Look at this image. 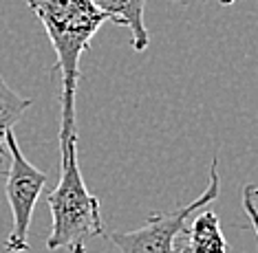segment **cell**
I'll list each match as a JSON object with an SVG mask.
<instances>
[{
    "label": "cell",
    "instance_id": "obj_1",
    "mask_svg": "<svg viewBox=\"0 0 258 253\" xmlns=\"http://www.w3.org/2000/svg\"><path fill=\"white\" fill-rule=\"evenodd\" d=\"M42 22L46 38L55 51V66L62 75V119L60 145L78 139L75 128V93L80 81V57L89 49L99 27L108 20L91 0H25Z\"/></svg>",
    "mask_w": 258,
    "mask_h": 253
},
{
    "label": "cell",
    "instance_id": "obj_4",
    "mask_svg": "<svg viewBox=\"0 0 258 253\" xmlns=\"http://www.w3.org/2000/svg\"><path fill=\"white\" fill-rule=\"evenodd\" d=\"M9 167H7V201L11 207V231L5 242V251L9 253H25L29 251V227H31L33 209L42 194L49 176L29 163L20 152L16 137H9Z\"/></svg>",
    "mask_w": 258,
    "mask_h": 253
},
{
    "label": "cell",
    "instance_id": "obj_9",
    "mask_svg": "<svg viewBox=\"0 0 258 253\" xmlns=\"http://www.w3.org/2000/svg\"><path fill=\"white\" fill-rule=\"evenodd\" d=\"M172 3H179V5H187V3H192V0H172Z\"/></svg>",
    "mask_w": 258,
    "mask_h": 253
},
{
    "label": "cell",
    "instance_id": "obj_11",
    "mask_svg": "<svg viewBox=\"0 0 258 253\" xmlns=\"http://www.w3.org/2000/svg\"><path fill=\"white\" fill-rule=\"evenodd\" d=\"M0 3H3V0H0Z\"/></svg>",
    "mask_w": 258,
    "mask_h": 253
},
{
    "label": "cell",
    "instance_id": "obj_2",
    "mask_svg": "<svg viewBox=\"0 0 258 253\" xmlns=\"http://www.w3.org/2000/svg\"><path fill=\"white\" fill-rule=\"evenodd\" d=\"M60 183L49 194L51 233L46 249H67L69 253H86V242L104 233L99 198L89 192L78 165V139L60 145Z\"/></svg>",
    "mask_w": 258,
    "mask_h": 253
},
{
    "label": "cell",
    "instance_id": "obj_6",
    "mask_svg": "<svg viewBox=\"0 0 258 253\" xmlns=\"http://www.w3.org/2000/svg\"><path fill=\"white\" fill-rule=\"evenodd\" d=\"M31 108V99L18 95L5 77L0 75V174H7L11 154H9V137L25 113Z\"/></svg>",
    "mask_w": 258,
    "mask_h": 253
},
{
    "label": "cell",
    "instance_id": "obj_10",
    "mask_svg": "<svg viewBox=\"0 0 258 253\" xmlns=\"http://www.w3.org/2000/svg\"><path fill=\"white\" fill-rule=\"evenodd\" d=\"M219 3H221V5H232L234 0H219Z\"/></svg>",
    "mask_w": 258,
    "mask_h": 253
},
{
    "label": "cell",
    "instance_id": "obj_7",
    "mask_svg": "<svg viewBox=\"0 0 258 253\" xmlns=\"http://www.w3.org/2000/svg\"><path fill=\"white\" fill-rule=\"evenodd\" d=\"M187 253H227V240L221 231L219 216L203 209L183 231Z\"/></svg>",
    "mask_w": 258,
    "mask_h": 253
},
{
    "label": "cell",
    "instance_id": "obj_5",
    "mask_svg": "<svg viewBox=\"0 0 258 253\" xmlns=\"http://www.w3.org/2000/svg\"><path fill=\"white\" fill-rule=\"evenodd\" d=\"M102 14L108 16V20L117 22L121 27L131 29V46L135 51H146L150 44V35L146 29V0H91Z\"/></svg>",
    "mask_w": 258,
    "mask_h": 253
},
{
    "label": "cell",
    "instance_id": "obj_3",
    "mask_svg": "<svg viewBox=\"0 0 258 253\" xmlns=\"http://www.w3.org/2000/svg\"><path fill=\"white\" fill-rule=\"evenodd\" d=\"M219 194H221L219 161L212 158L210 183L199 198L174 211H168V214H152L144 227L133 229V231H115L108 236V240L121 253H174V242L187 227V218L197 209L212 205L219 198Z\"/></svg>",
    "mask_w": 258,
    "mask_h": 253
},
{
    "label": "cell",
    "instance_id": "obj_8",
    "mask_svg": "<svg viewBox=\"0 0 258 253\" xmlns=\"http://www.w3.org/2000/svg\"><path fill=\"white\" fill-rule=\"evenodd\" d=\"M243 207H245V214H247V218L251 222V229L256 231L258 236V185L254 183H247L243 187Z\"/></svg>",
    "mask_w": 258,
    "mask_h": 253
}]
</instances>
